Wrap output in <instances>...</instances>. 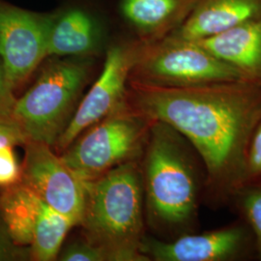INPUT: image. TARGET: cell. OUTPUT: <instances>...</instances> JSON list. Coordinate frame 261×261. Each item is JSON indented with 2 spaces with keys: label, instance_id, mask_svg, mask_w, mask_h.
<instances>
[{
  "label": "cell",
  "instance_id": "cell-12",
  "mask_svg": "<svg viewBox=\"0 0 261 261\" xmlns=\"http://www.w3.org/2000/svg\"><path fill=\"white\" fill-rule=\"evenodd\" d=\"M108 21L99 10L70 1L49 12L47 57H94L102 53L109 36Z\"/></svg>",
  "mask_w": 261,
  "mask_h": 261
},
{
  "label": "cell",
  "instance_id": "cell-3",
  "mask_svg": "<svg viewBox=\"0 0 261 261\" xmlns=\"http://www.w3.org/2000/svg\"><path fill=\"white\" fill-rule=\"evenodd\" d=\"M84 182L81 224L87 240L103 249L108 260L148 261L140 252L146 222L140 163H123Z\"/></svg>",
  "mask_w": 261,
  "mask_h": 261
},
{
  "label": "cell",
  "instance_id": "cell-17",
  "mask_svg": "<svg viewBox=\"0 0 261 261\" xmlns=\"http://www.w3.org/2000/svg\"><path fill=\"white\" fill-rule=\"evenodd\" d=\"M261 181V116L252 129L243 163L240 185Z\"/></svg>",
  "mask_w": 261,
  "mask_h": 261
},
{
  "label": "cell",
  "instance_id": "cell-14",
  "mask_svg": "<svg viewBox=\"0 0 261 261\" xmlns=\"http://www.w3.org/2000/svg\"><path fill=\"white\" fill-rule=\"evenodd\" d=\"M261 17V0H198L180 28L170 35L203 40Z\"/></svg>",
  "mask_w": 261,
  "mask_h": 261
},
{
  "label": "cell",
  "instance_id": "cell-2",
  "mask_svg": "<svg viewBox=\"0 0 261 261\" xmlns=\"http://www.w3.org/2000/svg\"><path fill=\"white\" fill-rule=\"evenodd\" d=\"M145 220L159 239L199 230L205 166L188 140L168 124L152 121L140 162Z\"/></svg>",
  "mask_w": 261,
  "mask_h": 261
},
{
  "label": "cell",
  "instance_id": "cell-11",
  "mask_svg": "<svg viewBox=\"0 0 261 261\" xmlns=\"http://www.w3.org/2000/svg\"><path fill=\"white\" fill-rule=\"evenodd\" d=\"M50 147L45 142L27 141L21 182L74 226L79 225L84 216V182Z\"/></svg>",
  "mask_w": 261,
  "mask_h": 261
},
{
  "label": "cell",
  "instance_id": "cell-5",
  "mask_svg": "<svg viewBox=\"0 0 261 261\" xmlns=\"http://www.w3.org/2000/svg\"><path fill=\"white\" fill-rule=\"evenodd\" d=\"M151 123L127 101L85 130L61 158L81 180L91 181L123 163L141 158Z\"/></svg>",
  "mask_w": 261,
  "mask_h": 261
},
{
  "label": "cell",
  "instance_id": "cell-9",
  "mask_svg": "<svg viewBox=\"0 0 261 261\" xmlns=\"http://www.w3.org/2000/svg\"><path fill=\"white\" fill-rule=\"evenodd\" d=\"M140 252L148 261H256L254 236L238 217L221 227L172 240L145 235Z\"/></svg>",
  "mask_w": 261,
  "mask_h": 261
},
{
  "label": "cell",
  "instance_id": "cell-20",
  "mask_svg": "<svg viewBox=\"0 0 261 261\" xmlns=\"http://www.w3.org/2000/svg\"><path fill=\"white\" fill-rule=\"evenodd\" d=\"M28 139L19 126L13 121L0 118V147L25 144Z\"/></svg>",
  "mask_w": 261,
  "mask_h": 261
},
{
  "label": "cell",
  "instance_id": "cell-10",
  "mask_svg": "<svg viewBox=\"0 0 261 261\" xmlns=\"http://www.w3.org/2000/svg\"><path fill=\"white\" fill-rule=\"evenodd\" d=\"M49 13L22 9L0 0V60L16 91L47 58Z\"/></svg>",
  "mask_w": 261,
  "mask_h": 261
},
{
  "label": "cell",
  "instance_id": "cell-15",
  "mask_svg": "<svg viewBox=\"0 0 261 261\" xmlns=\"http://www.w3.org/2000/svg\"><path fill=\"white\" fill-rule=\"evenodd\" d=\"M198 42L242 80L261 85V17Z\"/></svg>",
  "mask_w": 261,
  "mask_h": 261
},
{
  "label": "cell",
  "instance_id": "cell-7",
  "mask_svg": "<svg viewBox=\"0 0 261 261\" xmlns=\"http://www.w3.org/2000/svg\"><path fill=\"white\" fill-rule=\"evenodd\" d=\"M0 218L12 241L28 247L39 261L56 259L74 226L22 182L5 188L0 197Z\"/></svg>",
  "mask_w": 261,
  "mask_h": 261
},
{
  "label": "cell",
  "instance_id": "cell-8",
  "mask_svg": "<svg viewBox=\"0 0 261 261\" xmlns=\"http://www.w3.org/2000/svg\"><path fill=\"white\" fill-rule=\"evenodd\" d=\"M143 45L133 38L108 47L100 75L77 105L56 148L65 151L85 130L127 102L130 71Z\"/></svg>",
  "mask_w": 261,
  "mask_h": 261
},
{
  "label": "cell",
  "instance_id": "cell-16",
  "mask_svg": "<svg viewBox=\"0 0 261 261\" xmlns=\"http://www.w3.org/2000/svg\"><path fill=\"white\" fill-rule=\"evenodd\" d=\"M227 207L250 226L255 240L256 261H261V181L238 187Z\"/></svg>",
  "mask_w": 261,
  "mask_h": 261
},
{
  "label": "cell",
  "instance_id": "cell-1",
  "mask_svg": "<svg viewBox=\"0 0 261 261\" xmlns=\"http://www.w3.org/2000/svg\"><path fill=\"white\" fill-rule=\"evenodd\" d=\"M127 101L194 146L207 172L204 205L215 211L227 207L240 185L246 148L261 116V85L237 80L164 87L129 80Z\"/></svg>",
  "mask_w": 261,
  "mask_h": 261
},
{
  "label": "cell",
  "instance_id": "cell-13",
  "mask_svg": "<svg viewBox=\"0 0 261 261\" xmlns=\"http://www.w3.org/2000/svg\"><path fill=\"white\" fill-rule=\"evenodd\" d=\"M198 0H119L117 13L134 39L162 40L182 25Z\"/></svg>",
  "mask_w": 261,
  "mask_h": 261
},
{
  "label": "cell",
  "instance_id": "cell-4",
  "mask_svg": "<svg viewBox=\"0 0 261 261\" xmlns=\"http://www.w3.org/2000/svg\"><path fill=\"white\" fill-rule=\"evenodd\" d=\"M47 58L34 84L16 99L12 119L28 140L55 146L93 74L94 57Z\"/></svg>",
  "mask_w": 261,
  "mask_h": 261
},
{
  "label": "cell",
  "instance_id": "cell-21",
  "mask_svg": "<svg viewBox=\"0 0 261 261\" xmlns=\"http://www.w3.org/2000/svg\"><path fill=\"white\" fill-rule=\"evenodd\" d=\"M16 102L14 91L10 88L0 60V118L13 120L12 112Z\"/></svg>",
  "mask_w": 261,
  "mask_h": 261
},
{
  "label": "cell",
  "instance_id": "cell-19",
  "mask_svg": "<svg viewBox=\"0 0 261 261\" xmlns=\"http://www.w3.org/2000/svg\"><path fill=\"white\" fill-rule=\"evenodd\" d=\"M22 168L14 146L0 147V187L7 188L21 182Z\"/></svg>",
  "mask_w": 261,
  "mask_h": 261
},
{
  "label": "cell",
  "instance_id": "cell-6",
  "mask_svg": "<svg viewBox=\"0 0 261 261\" xmlns=\"http://www.w3.org/2000/svg\"><path fill=\"white\" fill-rule=\"evenodd\" d=\"M129 80L164 87H193L242 79L198 41L168 35L143 45Z\"/></svg>",
  "mask_w": 261,
  "mask_h": 261
},
{
  "label": "cell",
  "instance_id": "cell-18",
  "mask_svg": "<svg viewBox=\"0 0 261 261\" xmlns=\"http://www.w3.org/2000/svg\"><path fill=\"white\" fill-rule=\"evenodd\" d=\"M57 258L62 261L108 260L107 253L103 249L88 240L69 244L63 250H60Z\"/></svg>",
  "mask_w": 261,
  "mask_h": 261
},
{
  "label": "cell",
  "instance_id": "cell-22",
  "mask_svg": "<svg viewBox=\"0 0 261 261\" xmlns=\"http://www.w3.org/2000/svg\"><path fill=\"white\" fill-rule=\"evenodd\" d=\"M18 245L12 241L5 226L0 227V261L9 260L19 256Z\"/></svg>",
  "mask_w": 261,
  "mask_h": 261
}]
</instances>
